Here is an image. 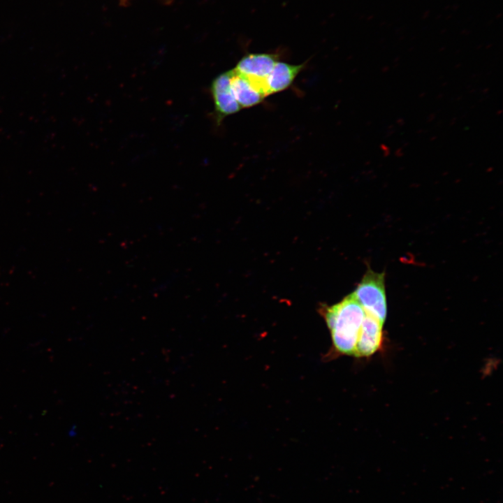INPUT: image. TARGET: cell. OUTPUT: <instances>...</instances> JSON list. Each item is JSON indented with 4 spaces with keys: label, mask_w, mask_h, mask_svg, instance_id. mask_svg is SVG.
<instances>
[{
    "label": "cell",
    "mask_w": 503,
    "mask_h": 503,
    "mask_svg": "<svg viewBox=\"0 0 503 503\" xmlns=\"http://www.w3.org/2000/svg\"><path fill=\"white\" fill-rule=\"evenodd\" d=\"M233 75V69L222 73L213 80L211 85L212 99L219 118L235 114L241 109L231 88Z\"/></svg>",
    "instance_id": "cell-3"
},
{
    "label": "cell",
    "mask_w": 503,
    "mask_h": 503,
    "mask_svg": "<svg viewBox=\"0 0 503 503\" xmlns=\"http://www.w3.org/2000/svg\"><path fill=\"white\" fill-rule=\"evenodd\" d=\"M323 314L336 351L354 356L365 316L363 307L354 295L351 293L337 304L325 307Z\"/></svg>",
    "instance_id": "cell-1"
},
{
    "label": "cell",
    "mask_w": 503,
    "mask_h": 503,
    "mask_svg": "<svg viewBox=\"0 0 503 503\" xmlns=\"http://www.w3.org/2000/svg\"><path fill=\"white\" fill-rule=\"evenodd\" d=\"M305 64V63L291 64L281 61H277L265 81L268 96L288 89L304 68Z\"/></svg>",
    "instance_id": "cell-7"
},
{
    "label": "cell",
    "mask_w": 503,
    "mask_h": 503,
    "mask_svg": "<svg viewBox=\"0 0 503 503\" xmlns=\"http://www.w3.org/2000/svg\"><path fill=\"white\" fill-rule=\"evenodd\" d=\"M383 325L365 312L354 356L367 357L379 349L383 339Z\"/></svg>",
    "instance_id": "cell-6"
},
{
    "label": "cell",
    "mask_w": 503,
    "mask_h": 503,
    "mask_svg": "<svg viewBox=\"0 0 503 503\" xmlns=\"http://www.w3.org/2000/svg\"><path fill=\"white\" fill-rule=\"evenodd\" d=\"M233 71L231 88L236 101L242 108L259 104L268 96L263 81L248 78Z\"/></svg>",
    "instance_id": "cell-4"
},
{
    "label": "cell",
    "mask_w": 503,
    "mask_h": 503,
    "mask_svg": "<svg viewBox=\"0 0 503 503\" xmlns=\"http://www.w3.org/2000/svg\"><path fill=\"white\" fill-rule=\"evenodd\" d=\"M278 59L279 54L275 53H247L238 61L233 70L237 73L265 82Z\"/></svg>",
    "instance_id": "cell-5"
},
{
    "label": "cell",
    "mask_w": 503,
    "mask_h": 503,
    "mask_svg": "<svg viewBox=\"0 0 503 503\" xmlns=\"http://www.w3.org/2000/svg\"><path fill=\"white\" fill-rule=\"evenodd\" d=\"M384 273L368 269L353 293L365 312L384 323L387 315Z\"/></svg>",
    "instance_id": "cell-2"
}]
</instances>
